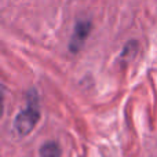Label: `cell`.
<instances>
[{
  "instance_id": "6da1fadb",
  "label": "cell",
  "mask_w": 157,
  "mask_h": 157,
  "mask_svg": "<svg viewBox=\"0 0 157 157\" xmlns=\"http://www.w3.org/2000/svg\"><path fill=\"white\" fill-rule=\"evenodd\" d=\"M40 108H39V99L36 90H30L28 95V103L25 109L19 110L13 123V130L18 136H26L35 130L40 120Z\"/></svg>"
},
{
  "instance_id": "3957f363",
  "label": "cell",
  "mask_w": 157,
  "mask_h": 157,
  "mask_svg": "<svg viewBox=\"0 0 157 157\" xmlns=\"http://www.w3.org/2000/svg\"><path fill=\"white\" fill-rule=\"evenodd\" d=\"M39 155H40V157H61L59 145L54 141L46 142V144L41 145Z\"/></svg>"
},
{
  "instance_id": "7a4b0ae2",
  "label": "cell",
  "mask_w": 157,
  "mask_h": 157,
  "mask_svg": "<svg viewBox=\"0 0 157 157\" xmlns=\"http://www.w3.org/2000/svg\"><path fill=\"white\" fill-rule=\"evenodd\" d=\"M91 21L90 19H78L75 25L73 33H72L71 41H69V51L76 54L81 50V47L84 46L87 37L91 33Z\"/></svg>"
}]
</instances>
